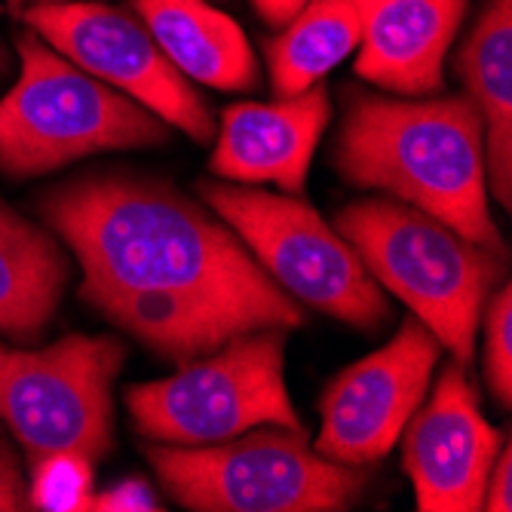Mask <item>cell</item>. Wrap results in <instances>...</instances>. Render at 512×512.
Listing matches in <instances>:
<instances>
[{
  "instance_id": "3957f363",
  "label": "cell",
  "mask_w": 512,
  "mask_h": 512,
  "mask_svg": "<svg viewBox=\"0 0 512 512\" xmlns=\"http://www.w3.org/2000/svg\"><path fill=\"white\" fill-rule=\"evenodd\" d=\"M335 230L371 279L393 292L467 368L476 356L482 307L506 276V252L485 249L445 221L384 197L344 206Z\"/></svg>"
},
{
  "instance_id": "44dd1931",
  "label": "cell",
  "mask_w": 512,
  "mask_h": 512,
  "mask_svg": "<svg viewBox=\"0 0 512 512\" xmlns=\"http://www.w3.org/2000/svg\"><path fill=\"white\" fill-rule=\"evenodd\" d=\"M19 509H28V485L13 445L0 433V512H19Z\"/></svg>"
},
{
  "instance_id": "9a60e30c",
  "label": "cell",
  "mask_w": 512,
  "mask_h": 512,
  "mask_svg": "<svg viewBox=\"0 0 512 512\" xmlns=\"http://www.w3.org/2000/svg\"><path fill=\"white\" fill-rule=\"evenodd\" d=\"M454 71L485 132L488 194L512 206V0H485V7L460 43Z\"/></svg>"
},
{
  "instance_id": "8992f818",
  "label": "cell",
  "mask_w": 512,
  "mask_h": 512,
  "mask_svg": "<svg viewBox=\"0 0 512 512\" xmlns=\"http://www.w3.org/2000/svg\"><path fill=\"white\" fill-rule=\"evenodd\" d=\"M138 436L160 445H212L252 427L304 430L286 390V329H255L126 390Z\"/></svg>"
},
{
  "instance_id": "6da1fadb",
  "label": "cell",
  "mask_w": 512,
  "mask_h": 512,
  "mask_svg": "<svg viewBox=\"0 0 512 512\" xmlns=\"http://www.w3.org/2000/svg\"><path fill=\"white\" fill-rule=\"evenodd\" d=\"M40 215L80 261V298L175 365L255 329L304 325L301 304L234 230L160 178H71Z\"/></svg>"
},
{
  "instance_id": "cb8c5ba5",
  "label": "cell",
  "mask_w": 512,
  "mask_h": 512,
  "mask_svg": "<svg viewBox=\"0 0 512 512\" xmlns=\"http://www.w3.org/2000/svg\"><path fill=\"white\" fill-rule=\"evenodd\" d=\"M10 71V53H7V46L4 40H0V80H4V74Z\"/></svg>"
},
{
  "instance_id": "7c38bea8",
  "label": "cell",
  "mask_w": 512,
  "mask_h": 512,
  "mask_svg": "<svg viewBox=\"0 0 512 512\" xmlns=\"http://www.w3.org/2000/svg\"><path fill=\"white\" fill-rule=\"evenodd\" d=\"M332 120L322 83L276 102H237L221 117L209 169L234 184H276L301 197L313 154Z\"/></svg>"
},
{
  "instance_id": "ffe728a7",
  "label": "cell",
  "mask_w": 512,
  "mask_h": 512,
  "mask_svg": "<svg viewBox=\"0 0 512 512\" xmlns=\"http://www.w3.org/2000/svg\"><path fill=\"white\" fill-rule=\"evenodd\" d=\"M89 512H160V500L145 479H123L108 491H92L86 500Z\"/></svg>"
},
{
  "instance_id": "e0dca14e",
  "label": "cell",
  "mask_w": 512,
  "mask_h": 512,
  "mask_svg": "<svg viewBox=\"0 0 512 512\" xmlns=\"http://www.w3.org/2000/svg\"><path fill=\"white\" fill-rule=\"evenodd\" d=\"M362 40L353 0H307L276 37L264 40V59L276 99H289L322 83Z\"/></svg>"
},
{
  "instance_id": "7402d4cb",
  "label": "cell",
  "mask_w": 512,
  "mask_h": 512,
  "mask_svg": "<svg viewBox=\"0 0 512 512\" xmlns=\"http://www.w3.org/2000/svg\"><path fill=\"white\" fill-rule=\"evenodd\" d=\"M482 509H488V512H509L512 509V448H509V442H503L494 467L488 473Z\"/></svg>"
},
{
  "instance_id": "ac0fdd59",
  "label": "cell",
  "mask_w": 512,
  "mask_h": 512,
  "mask_svg": "<svg viewBox=\"0 0 512 512\" xmlns=\"http://www.w3.org/2000/svg\"><path fill=\"white\" fill-rule=\"evenodd\" d=\"M31 467L28 482V509L53 512H83L92 494V467L96 463L80 454H50Z\"/></svg>"
},
{
  "instance_id": "30bf717a",
  "label": "cell",
  "mask_w": 512,
  "mask_h": 512,
  "mask_svg": "<svg viewBox=\"0 0 512 512\" xmlns=\"http://www.w3.org/2000/svg\"><path fill=\"white\" fill-rule=\"evenodd\" d=\"M439 353L436 335L417 316H408L381 350L347 365L325 387L313 448L344 467L384 460L424 402Z\"/></svg>"
},
{
  "instance_id": "484cf974",
  "label": "cell",
  "mask_w": 512,
  "mask_h": 512,
  "mask_svg": "<svg viewBox=\"0 0 512 512\" xmlns=\"http://www.w3.org/2000/svg\"><path fill=\"white\" fill-rule=\"evenodd\" d=\"M31 4H68V0H31Z\"/></svg>"
},
{
  "instance_id": "52a82bcc",
  "label": "cell",
  "mask_w": 512,
  "mask_h": 512,
  "mask_svg": "<svg viewBox=\"0 0 512 512\" xmlns=\"http://www.w3.org/2000/svg\"><path fill=\"white\" fill-rule=\"evenodd\" d=\"M197 191L295 301L362 332H378L390 319L384 289L353 246L301 197L234 181H200Z\"/></svg>"
},
{
  "instance_id": "4fadbf2b",
  "label": "cell",
  "mask_w": 512,
  "mask_h": 512,
  "mask_svg": "<svg viewBox=\"0 0 512 512\" xmlns=\"http://www.w3.org/2000/svg\"><path fill=\"white\" fill-rule=\"evenodd\" d=\"M362 22L356 74L405 99L439 96L470 0H353Z\"/></svg>"
},
{
  "instance_id": "d6986e66",
  "label": "cell",
  "mask_w": 512,
  "mask_h": 512,
  "mask_svg": "<svg viewBox=\"0 0 512 512\" xmlns=\"http://www.w3.org/2000/svg\"><path fill=\"white\" fill-rule=\"evenodd\" d=\"M485 335V384L491 396L509 408L512 402V289L500 283L482 307Z\"/></svg>"
},
{
  "instance_id": "277c9868",
  "label": "cell",
  "mask_w": 512,
  "mask_h": 512,
  "mask_svg": "<svg viewBox=\"0 0 512 512\" xmlns=\"http://www.w3.org/2000/svg\"><path fill=\"white\" fill-rule=\"evenodd\" d=\"M19 80L0 96V172L50 175L105 151L157 148L169 126L120 89L86 74L31 28L16 40Z\"/></svg>"
},
{
  "instance_id": "603a6c76",
  "label": "cell",
  "mask_w": 512,
  "mask_h": 512,
  "mask_svg": "<svg viewBox=\"0 0 512 512\" xmlns=\"http://www.w3.org/2000/svg\"><path fill=\"white\" fill-rule=\"evenodd\" d=\"M304 4H307V0H252L255 13H258L261 22H267L270 28H283L286 22H292Z\"/></svg>"
},
{
  "instance_id": "8fae6325",
  "label": "cell",
  "mask_w": 512,
  "mask_h": 512,
  "mask_svg": "<svg viewBox=\"0 0 512 512\" xmlns=\"http://www.w3.org/2000/svg\"><path fill=\"white\" fill-rule=\"evenodd\" d=\"M402 470L421 512H479L503 436L485 421L463 365H448L402 430Z\"/></svg>"
},
{
  "instance_id": "ba28073f",
  "label": "cell",
  "mask_w": 512,
  "mask_h": 512,
  "mask_svg": "<svg viewBox=\"0 0 512 512\" xmlns=\"http://www.w3.org/2000/svg\"><path fill=\"white\" fill-rule=\"evenodd\" d=\"M126 344L111 335H65L40 350L0 344V421L28 463L80 454L99 463L114 448L111 390Z\"/></svg>"
},
{
  "instance_id": "5b68a950",
  "label": "cell",
  "mask_w": 512,
  "mask_h": 512,
  "mask_svg": "<svg viewBox=\"0 0 512 512\" xmlns=\"http://www.w3.org/2000/svg\"><path fill=\"white\" fill-rule=\"evenodd\" d=\"M148 460L175 503L194 512H341L368 485L362 467L322 457L307 430L261 424L212 445H160Z\"/></svg>"
},
{
  "instance_id": "d4e9b609",
  "label": "cell",
  "mask_w": 512,
  "mask_h": 512,
  "mask_svg": "<svg viewBox=\"0 0 512 512\" xmlns=\"http://www.w3.org/2000/svg\"><path fill=\"white\" fill-rule=\"evenodd\" d=\"M25 4H28V0H7V7H10L13 13H22V10H25Z\"/></svg>"
},
{
  "instance_id": "5bb4252c",
  "label": "cell",
  "mask_w": 512,
  "mask_h": 512,
  "mask_svg": "<svg viewBox=\"0 0 512 512\" xmlns=\"http://www.w3.org/2000/svg\"><path fill=\"white\" fill-rule=\"evenodd\" d=\"M132 13L191 83L224 92L258 86V59L246 31L209 0H132Z\"/></svg>"
},
{
  "instance_id": "2e32d148",
  "label": "cell",
  "mask_w": 512,
  "mask_h": 512,
  "mask_svg": "<svg viewBox=\"0 0 512 512\" xmlns=\"http://www.w3.org/2000/svg\"><path fill=\"white\" fill-rule=\"evenodd\" d=\"M68 279L62 240L0 203V335L16 344L40 341Z\"/></svg>"
},
{
  "instance_id": "9c48e42d",
  "label": "cell",
  "mask_w": 512,
  "mask_h": 512,
  "mask_svg": "<svg viewBox=\"0 0 512 512\" xmlns=\"http://www.w3.org/2000/svg\"><path fill=\"white\" fill-rule=\"evenodd\" d=\"M25 25L68 62L145 105L166 126L181 129L197 145L215 138V117L194 83L157 46L145 22L126 7L102 0L31 4Z\"/></svg>"
},
{
  "instance_id": "7a4b0ae2",
  "label": "cell",
  "mask_w": 512,
  "mask_h": 512,
  "mask_svg": "<svg viewBox=\"0 0 512 512\" xmlns=\"http://www.w3.org/2000/svg\"><path fill=\"white\" fill-rule=\"evenodd\" d=\"M332 160L353 188L384 191L467 240L506 252L488 209L482 117L467 96L350 92Z\"/></svg>"
}]
</instances>
